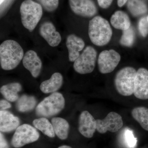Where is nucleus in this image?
Here are the masks:
<instances>
[{
    "mask_svg": "<svg viewBox=\"0 0 148 148\" xmlns=\"http://www.w3.org/2000/svg\"><path fill=\"white\" fill-rule=\"evenodd\" d=\"M131 114L133 119L141 127L148 131V108L144 107H137L132 110Z\"/></svg>",
    "mask_w": 148,
    "mask_h": 148,
    "instance_id": "nucleus-23",
    "label": "nucleus"
},
{
    "mask_svg": "<svg viewBox=\"0 0 148 148\" xmlns=\"http://www.w3.org/2000/svg\"><path fill=\"white\" fill-rule=\"evenodd\" d=\"M110 22L114 28L123 31L129 29L131 26L129 16L121 11H117L112 15Z\"/></svg>",
    "mask_w": 148,
    "mask_h": 148,
    "instance_id": "nucleus-18",
    "label": "nucleus"
},
{
    "mask_svg": "<svg viewBox=\"0 0 148 148\" xmlns=\"http://www.w3.org/2000/svg\"><path fill=\"white\" fill-rule=\"evenodd\" d=\"M128 0H118L117 3L118 5L120 7H121L123 6L125 4V3L127 2Z\"/></svg>",
    "mask_w": 148,
    "mask_h": 148,
    "instance_id": "nucleus-32",
    "label": "nucleus"
},
{
    "mask_svg": "<svg viewBox=\"0 0 148 148\" xmlns=\"http://www.w3.org/2000/svg\"><path fill=\"white\" fill-rule=\"evenodd\" d=\"M147 21H148V15L147 16Z\"/></svg>",
    "mask_w": 148,
    "mask_h": 148,
    "instance_id": "nucleus-35",
    "label": "nucleus"
},
{
    "mask_svg": "<svg viewBox=\"0 0 148 148\" xmlns=\"http://www.w3.org/2000/svg\"><path fill=\"white\" fill-rule=\"evenodd\" d=\"M135 32L133 27L123 31L120 42L122 45L130 47L134 44L135 40Z\"/></svg>",
    "mask_w": 148,
    "mask_h": 148,
    "instance_id": "nucleus-25",
    "label": "nucleus"
},
{
    "mask_svg": "<svg viewBox=\"0 0 148 148\" xmlns=\"http://www.w3.org/2000/svg\"><path fill=\"white\" fill-rule=\"evenodd\" d=\"M36 103V100L34 96L23 95L17 100L16 108L21 112H30L34 108Z\"/></svg>",
    "mask_w": 148,
    "mask_h": 148,
    "instance_id": "nucleus-21",
    "label": "nucleus"
},
{
    "mask_svg": "<svg viewBox=\"0 0 148 148\" xmlns=\"http://www.w3.org/2000/svg\"><path fill=\"white\" fill-rule=\"evenodd\" d=\"M63 77L59 73H55L49 79L43 82L40 86V89L45 93L55 92L62 86Z\"/></svg>",
    "mask_w": 148,
    "mask_h": 148,
    "instance_id": "nucleus-17",
    "label": "nucleus"
},
{
    "mask_svg": "<svg viewBox=\"0 0 148 148\" xmlns=\"http://www.w3.org/2000/svg\"><path fill=\"white\" fill-rule=\"evenodd\" d=\"M66 44L69 51V61L75 62L79 56L80 51L84 48V42L76 35L71 34L67 37Z\"/></svg>",
    "mask_w": 148,
    "mask_h": 148,
    "instance_id": "nucleus-15",
    "label": "nucleus"
},
{
    "mask_svg": "<svg viewBox=\"0 0 148 148\" xmlns=\"http://www.w3.org/2000/svg\"><path fill=\"white\" fill-rule=\"evenodd\" d=\"M97 58V52L92 47H86L82 53L75 61L74 70L80 74L92 73L95 67Z\"/></svg>",
    "mask_w": 148,
    "mask_h": 148,
    "instance_id": "nucleus-6",
    "label": "nucleus"
},
{
    "mask_svg": "<svg viewBox=\"0 0 148 148\" xmlns=\"http://www.w3.org/2000/svg\"><path fill=\"white\" fill-rule=\"evenodd\" d=\"M98 4L102 8H108L112 4L113 0H97Z\"/></svg>",
    "mask_w": 148,
    "mask_h": 148,
    "instance_id": "nucleus-29",
    "label": "nucleus"
},
{
    "mask_svg": "<svg viewBox=\"0 0 148 148\" xmlns=\"http://www.w3.org/2000/svg\"><path fill=\"white\" fill-rule=\"evenodd\" d=\"M125 145L128 148H134L137 143V138H135L133 132L131 130L126 128L123 134Z\"/></svg>",
    "mask_w": 148,
    "mask_h": 148,
    "instance_id": "nucleus-26",
    "label": "nucleus"
},
{
    "mask_svg": "<svg viewBox=\"0 0 148 148\" xmlns=\"http://www.w3.org/2000/svg\"><path fill=\"white\" fill-rule=\"evenodd\" d=\"M22 62L24 66L32 74V76L37 78L40 73L42 63L36 52L29 50L24 55Z\"/></svg>",
    "mask_w": 148,
    "mask_h": 148,
    "instance_id": "nucleus-13",
    "label": "nucleus"
},
{
    "mask_svg": "<svg viewBox=\"0 0 148 148\" xmlns=\"http://www.w3.org/2000/svg\"><path fill=\"white\" fill-rule=\"evenodd\" d=\"M40 135L34 127L30 125L24 124L16 129L11 140L14 147H21L27 144L34 143L38 140Z\"/></svg>",
    "mask_w": 148,
    "mask_h": 148,
    "instance_id": "nucleus-7",
    "label": "nucleus"
},
{
    "mask_svg": "<svg viewBox=\"0 0 148 148\" xmlns=\"http://www.w3.org/2000/svg\"><path fill=\"white\" fill-rule=\"evenodd\" d=\"M51 121L54 132L57 137L61 140L67 139L70 127L68 122L66 119L60 117L53 118Z\"/></svg>",
    "mask_w": 148,
    "mask_h": 148,
    "instance_id": "nucleus-19",
    "label": "nucleus"
},
{
    "mask_svg": "<svg viewBox=\"0 0 148 148\" xmlns=\"http://www.w3.org/2000/svg\"><path fill=\"white\" fill-rule=\"evenodd\" d=\"M65 106V100L62 94L59 92H53L44 98L37 106L36 114L42 117H50L60 112Z\"/></svg>",
    "mask_w": 148,
    "mask_h": 148,
    "instance_id": "nucleus-4",
    "label": "nucleus"
},
{
    "mask_svg": "<svg viewBox=\"0 0 148 148\" xmlns=\"http://www.w3.org/2000/svg\"><path fill=\"white\" fill-rule=\"evenodd\" d=\"M120 60V55L114 49L103 51L98 56L99 71L103 74L112 73L119 64Z\"/></svg>",
    "mask_w": 148,
    "mask_h": 148,
    "instance_id": "nucleus-8",
    "label": "nucleus"
},
{
    "mask_svg": "<svg viewBox=\"0 0 148 148\" xmlns=\"http://www.w3.org/2000/svg\"><path fill=\"white\" fill-rule=\"evenodd\" d=\"M134 94L140 100L148 99V71L140 68L137 71L135 82Z\"/></svg>",
    "mask_w": 148,
    "mask_h": 148,
    "instance_id": "nucleus-11",
    "label": "nucleus"
},
{
    "mask_svg": "<svg viewBox=\"0 0 148 148\" xmlns=\"http://www.w3.org/2000/svg\"><path fill=\"white\" fill-rule=\"evenodd\" d=\"M22 89L21 85L18 83L14 82L5 85L1 87V93L8 101L15 102L18 99V92Z\"/></svg>",
    "mask_w": 148,
    "mask_h": 148,
    "instance_id": "nucleus-20",
    "label": "nucleus"
},
{
    "mask_svg": "<svg viewBox=\"0 0 148 148\" xmlns=\"http://www.w3.org/2000/svg\"><path fill=\"white\" fill-rule=\"evenodd\" d=\"M97 130L99 133L104 134L107 131L112 132H117L123 125L122 118L115 112L109 113L103 119L96 120Z\"/></svg>",
    "mask_w": 148,
    "mask_h": 148,
    "instance_id": "nucleus-9",
    "label": "nucleus"
},
{
    "mask_svg": "<svg viewBox=\"0 0 148 148\" xmlns=\"http://www.w3.org/2000/svg\"><path fill=\"white\" fill-rule=\"evenodd\" d=\"M58 148H72L70 147V146L67 145H63L59 147Z\"/></svg>",
    "mask_w": 148,
    "mask_h": 148,
    "instance_id": "nucleus-33",
    "label": "nucleus"
},
{
    "mask_svg": "<svg viewBox=\"0 0 148 148\" xmlns=\"http://www.w3.org/2000/svg\"><path fill=\"white\" fill-rule=\"evenodd\" d=\"M20 124V121L9 112L0 111V130L1 132H9L17 129Z\"/></svg>",
    "mask_w": 148,
    "mask_h": 148,
    "instance_id": "nucleus-16",
    "label": "nucleus"
},
{
    "mask_svg": "<svg viewBox=\"0 0 148 148\" xmlns=\"http://www.w3.org/2000/svg\"><path fill=\"white\" fill-rule=\"evenodd\" d=\"M20 13L23 26L32 32L42 16V7L33 0H25L20 6Z\"/></svg>",
    "mask_w": 148,
    "mask_h": 148,
    "instance_id": "nucleus-3",
    "label": "nucleus"
},
{
    "mask_svg": "<svg viewBox=\"0 0 148 148\" xmlns=\"http://www.w3.org/2000/svg\"><path fill=\"white\" fill-rule=\"evenodd\" d=\"M5 0H0V3H1V4L3 3V2Z\"/></svg>",
    "mask_w": 148,
    "mask_h": 148,
    "instance_id": "nucleus-34",
    "label": "nucleus"
},
{
    "mask_svg": "<svg viewBox=\"0 0 148 148\" xmlns=\"http://www.w3.org/2000/svg\"><path fill=\"white\" fill-rule=\"evenodd\" d=\"M33 125L36 128L49 138L55 137V133L52 125L49 121L45 117H42L35 119L33 122Z\"/></svg>",
    "mask_w": 148,
    "mask_h": 148,
    "instance_id": "nucleus-22",
    "label": "nucleus"
},
{
    "mask_svg": "<svg viewBox=\"0 0 148 148\" xmlns=\"http://www.w3.org/2000/svg\"><path fill=\"white\" fill-rule=\"evenodd\" d=\"M45 10L49 12L55 10L58 6V0H36Z\"/></svg>",
    "mask_w": 148,
    "mask_h": 148,
    "instance_id": "nucleus-27",
    "label": "nucleus"
},
{
    "mask_svg": "<svg viewBox=\"0 0 148 148\" xmlns=\"http://www.w3.org/2000/svg\"><path fill=\"white\" fill-rule=\"evenodd\" d=\"M0 148H8V145L1 132L0 133Z\"/></svg>",
    "mask_w": 148,
    "mask_h": 148,
    "instance_id": "nucleus-31",
    "label": "nucleus"
},
{
    "mask_svg": "<svg viewBox=\"0 0 148 148\" xmlns=\"http://www.w3.org/2000/svg\"><path fill=\"white\" fill-rule=\"evenodd\" d=\"M127 8L134 16H139L147 13V7L143 0H128Z\"/></svg>",
    "mask_w": 148,
    "mask_h": 148,
    "instance_id": "nucleus-24",
    "label": "nucleus"
},
{
    "mask_svg": "<svg viewBox=\"0 0 148 148\" xmlns=\"http://www.w3.org/2000/svg\"><path fill=\"white\" fill-rule=\"evenodd\" d=\"M24 56L23 49L15 41L6 40L0 46V63L3 70L10 71L15 69Z\"/></svg>",
    "mask_w": 148,
    "mask_h": 148,
    "instance_id": "nucleus-1",
    "label": "nucleus"
},
{
    "mask_svg": "<svg viewBox=\"0 0 148 148\" xmlns=\"http://www.w3.org/2000/svg\"><path fill=\"white\" fill-rule=\"evenodd\" d=\"M88 34L93 44L103 46L110 42L112 31L108 21L98 16H95L89 21Z\"/></svg>",
    "mask_w": 148,
    "mask_h": 148,
    "instance_id": "nucleus-2",
    "label": "nucleus"
},
{
    "mask_svg": "<svg viewBox=\"0 0 148 148\" xmlns=\"http://www.w3.org/2000/svg\"><path fill=\"white\" fill-rule=\"evenodd\" d=\"M69 3L72 10L79 16L90 17L97 13V8L92 0H69Z\"/></svg>",
    "mask_w": 148,
    "mask_h": 148,
    "instance_id": "nucleus-10",
    "label": "nucleus"
},
{
    "mask_svg": "<svg viewBox=\"0 0 148 148\" xmlns=\"http://www.w3.org/2000/svg\"><path fill=\"white\" fill-rule=\"evenodd\" d=\"M97 129L96 120L87 111H83L79 116L78 130L86 138H92Z\"/></svg>",
    "mask_w": 148,
    "mask_h": 148,
    "instance_id": "nucleus-12",
    "label": "nucleus"
},
{
    "mask_svg": "<svg viewBox=\"0 0 148 148\" xmlns=\"http://www.w3.org/2000/svg\"><path fill=\"white\" fill-rule=\"evenodd\" d=\"M137 71L131 67H126L117 73L114 84L117 91L121 95L129 96L134 93Z\"/></svg>",
    "mask_w": 148,
    "mask_h": 148,
    "instance_id": "nucleus-5",
    "label": "nucleus"
},
{
    "mask_svg": "<svg viewBox=\"0 0 148 148\" xmlns=\"http://www.w3.org/2000/svg\"><path fill=\"white\" fill-rule=\"evenodd\" d=\"M139 30L141 35L145 37L148 34V21L147 17H143L139 21L138 24Z\"/></svg>",
    "mask_w": 148,
    "mask_h": 148,
    "instance_id": "nucleus-28",
    "label": "nucleus"
},
{
    "mask_svg": "<svg viewBox=\"0 0 148 148\" xmlns=\"http://www.w3.org/2000/svg\"><path fill=\"white\" fill-rule=\"evenodd\" d=\"M39 31L40 35L51 46H57L61 42V35L56 32L55 27L51 22H44L41 25Z\"/></svg>",
    "mask_w": 148,
    "mask_h": 148,
    "instance_id": "nucleus-14",
    "label": "nucleus"
},
{
    "mask_svg": "<svg viewBox=\"0 0 148 148\" xmlns=\"http://www.w3.org/2000/svg\"><path fill=\"white\" fill-rule=\"evenodd\" d=\"M0 107L1 110H5L6 109L10 108L11 107V105L7 101L2 100L0 101Z\"/></svg>",
    "mask_w": 148,
    "mask_h": 148,
    "instance_id": "nucleus-30",
    "label": "nucleus"
}]
</instances>
